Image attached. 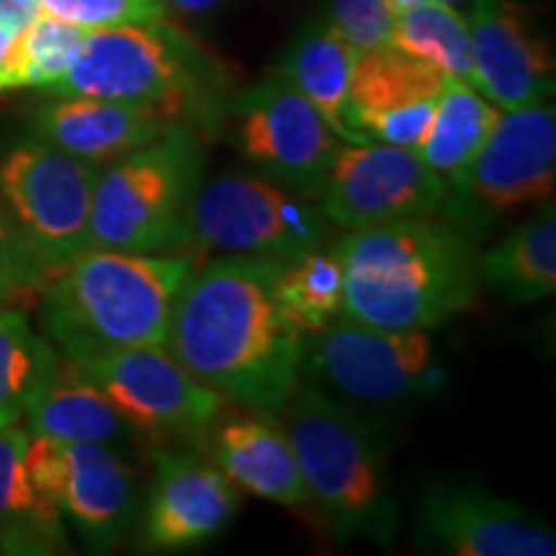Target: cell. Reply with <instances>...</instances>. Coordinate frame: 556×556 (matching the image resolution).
Segmentation results:
<instances>
[{"instance_id": "cell-30", "label": "cell", "mask_w": 556, "mask_h": 556, "mask_svg": "<svg viewBox=\"0 0 556 556\" xmlns=\"http://www.w3.org/2000/svg\"><path fill=\"white\" fill-rule=\"evenodd\" d=\"M39 9L80 29L157 24L168 11L163 0H39Z\"/></svg>"}, {"instance_id": "cell-22", "label": "cell", "mask_w": 556, "mask_h": 556, "mask_svg": "<svg viewBox=\"0 0 556 556\" xmlns=\"http://www.w3.org/2000/svg\"><path fill=\"white\" fill-rule=\"evenodd\" d=\"M29 430L0 428V548L9 554H52L65 546L60 507L34 486L26 471Z\"/></svg>"}, {"instance_id": "cell-18", "label": "cell", "mask_w": 556, "mask_h": 556, "mask_svg": "<svg viewBox=\"0 0 556 556\" xmlns=\"http://www.w3.org/2000/svg\"><path fill=\"white\" fill-rule=\"evenodd\" d=\"M148 507H144V544L160 552H176L206 544L225 531L240 507L235 484L217 467L193 454L155 451Z\"/></svg>"}, {"instance_id": "cell-19", "label": "cell", "mask_w": 556, "mask_h": 556, "mask_svg": "<svg viewBox=\"0 0 556 556\" xmlns=\"http://www.w3.org/2000/svg\"><path fill=\"white\" fill-rule=\"evenodd\" d=\"M178 124L184 122L150 103L88 96H60L31 116L34 137L93 165L144 148Z\"/></svg>"}, {"instance_id": "cell-26", "label": "cell", "mask_w": 556, "mask_h": 556, "mask_svg": "<svg viewBox=\"0 0 556 556\" xmlns=\"http://www.w3.org/2000/svg\"><path fill=\"white\" fill-rule=\"evenodd\" d=\"M389 45L477 88L469 21L443 0H420L392 18Z\"/></svg>"}, {"instance_id": "cell-5", "label": "cell", "mask_w": 556, "mask_h": 556, "mask_svg": "<svg viewBox=\"0 0 556 556\" xmlns=\"http://www.w3.org/2000/svg\"><path fill=\"white\" fill-rule=\"evenodd\" d=\"M201 173L204 152L189 124L111 160L96 176L90 248L160 253L178 245Z\"/></svg>"}, {"instance_id": "cell-13", "label": "cell", "mask_w": 556, "mask_h": 556, "mask_svg": "<svg viewBox=\"0 0 556 556\" xmlns=\"http://www.w3.org/2000/svg\"><path fill=\"white\" fill-rule=\"evenodd\" d=\"M31 482L73 523L90 548H111L135 518L137 477L106 443L58 441L31 435L26 441Z\"/></svg>"}, {"instance_id": "cell-24", "label": "cell", "mask_w": 556, "mask_h": 556, "mask_svg": "<svg viewBox=\"0 0 556 556\" xmlns=\"http://www.w3.org/2000/svg\"><path fill=\"white\" fill-rule=\"evenodd\" d=\"M479 281L513 304H531L556 291V212L541 204L531 222L479 255Z\"/></svg>"}, {"instance_id": "cell-3", "label": "cell", "mask_w": 556, "mask_h": 556, "mask_svg": "<svg viewBox=\"0 0 556 556\" xmlns=\"http://www.w3.org/2000/svg\"><path fill=\"white\" fill-rule=\"evenodd\" d=\"M191 261L88 248L41 287V325L62 358L99 348L165 345Z\"/></svg>"}, {"instance_id": "cell-25", "label": "cell", "mask_w": 556, "mask_h": 556, "mask_svg": "<svg viewBox=\"0 0 556 556\" xmlns=\"http://www.w3.org/2000/svg\"><path fill=\"white\" fill-rule=\"evenodd\" d=\"M500 109L469 83L446 78L435 101L433 119L415 144L417 157L438 176L451 178L475 157L495 127Z\"/></svg>"}, {"instance_id": "cell-6", "label": "cell", "mask_w": 556, "mask_h": 556, "mask_svg": "<svg viewBox=\"0 0 556 556\" xmlns=\"http://www.w3.org/2000/svg\"><path fill=\"white\" fill-rule=\"evenodd\" d=\"M204 75L197 45L165 21L109 26L86 31L73 67L50 93L150 103L180 122L197 109Z\"/></svg>"}, {"instance_id": "cell-37", "label": "cell", "mask_w": 556, "mask_h": 556, "mask_svg": "<svg viewBox=\"0 0 556 556\" xmlns=\"http://www.w3.org/2000/svg\"><path fill=\"white\" fill-rule=\"evenodd\" d=\"M443 3H462V0H443Z\"/></svg>"}, {"instance_id": "cell-17", "label": "cell", "mask_w": 556, "mask_h": 556, "mask_svg": "<svg viewBox=\"0 0 556 556\" xmlns=\"http://www.w3.org/2000/svg\"><path fill=\"white\" fill-rule=\"evenodd\" d=\"M467 21L477 90L500 111L554 93V52L523 0H475Z\"/></svg>"}, {"instance_id": "cell-20", "label": "cell", "mask_w": 556, "mask_h": 556, "mask_svg": "<svg viewBox=\"0 0 556 556\" xmlns=\"http://www.w3.org/2000/svg\"><path fill=\"white\" fill-rule=\"evenodd\" d=\"M212 456L217 469L240 490L270 503L299 507L309 503L287 433L261 417L232 420L214 433Z\"/></svg>"}, {"instance_id": "cell-1", "label": "cell", "mask_w": 556, "mask_h": 556, "mask_svg": "<svg viewBox=\"0 0 556 556\" xmlns=\"http://www.w3.org/2000/svg\"><path fill=\"white\" fill-rule=\"evenodd\" d=\"M281 263L225 255L180 291L168 351L201 384L263 417L281 413L302 371L304 332L276 299Z\"/></svg>"}, {"instance_id": "cell-15", "label": "cell", "mask_w": 556, "mask_h": 556, "mask_svg": "<svg viewBox=\"0 0 556 556\" xmlns=\"http://www.w3.org/2000/svg\"><path fill=\"white\" fill-rule=\"evenodd\" d=\"M415 546L448 556H554V528L482 486L441 482L422 492Z\"/></svg>"}, {"instance_id": "cell-34", "label": "cell", "mask_w": 556, "mask_h": 556, "mask_svg": "<svg viewBox=\"0 0 556 556\" xmlns=\"http://www.w3.org/2000/svg\"><path fill=\"white\" fill-rule=\"evenodd\" d=\"M165 3V9H176L178 13H208V11H214V9H219L222 3H225V0H163Z\"/></svg>"}, {"instance_id": "cell-31", "label": "cell", "mask_w": 556, "mask_h": 556, "mask_svg": "<svg viewBox=\"0 0 556 556\" xmlns=\"http://www.w3.org/2000/svg\"><path fill=\"white\" fill-rule=\"evenodd\" d=\"M50 278L29 242L24 240L9 208L0 201V307L13 299L29 296Z\"/></svg>"}, {"instance_id": "cell-35", "label": "cell", "mask_w": 556, "mask_h": 556, "mask_svg": "<svg viewBox=\"0 0 556 556\" xmlns=\"http://www.w3.org/2000/svg\"><path fill=\"white\" fill-rule=\"evenodd\" d=\"M18 31L9 29V26H0V93H5V62H9L13 39Z\"/></svg>"}, {"instance_id": "cell-29", "label": "cell", "mask_w": 556, "mask_h": 556, "mask_svg": "<svg viewBox=\"0 0 556 556\" xmlns=\"http://www.w3.org/2000/svg\"><path fill=\"white\" fill-rule=\"evenodd\" d=\"M88 29L39 11L13 39L5 62V90H50L65 78L78 58Z\"/></svg>"}, {"instance_id": "cell-23", "label": "cell", "mask_w": 556, "mask_h": 556, "mask_svg": "<svg viewBox=\"0 0 556 556\" xmlns=\"http://www.w3.org/2000/svg\"><path fill=\"white\" fill-rule=\"evenodd\" d=\"M24 420L31 435L58 441L114 443L131 433V426L106 394L65 358L60 361L54 379L26 409Z\"/></svg>"}, {"instance_id": "cell-10", "label": "cell", "mask_w": 556, "mask_h": 556, "mask_svg": "<svg viewBox=\"0 0 556 556\" xmlns=\"http://www.w3.org/2000/svg\"><path fill=\"white\" fill-rule=\"evenodd\" d=\"M99 168L34 137L0 160V201L47 274L90 248V201Z\"/></svg>"}, {"instance_id": "cell-16", "label": "cell", "mask_w": 556, "mask_h": 556, "mask_svg": "<svg viewBox=\"0 0 556 556\" xmlns=\"http://www.w3.org/2000/svg\"><path fill=\"white\" fill-rule=\"evenodd\" d=\"M446 78L392 45L358 52L348 86V129L364 142L415 150L433 119Z\"/></svg>"}, {"instance_id": "cell-8", "label": "cell", "mask_w": 556, "mask_h": 556, "mask_svg": "<svg viewBox=\"0 0 556 556\" xmlns=\"http://www.w3.org/2000/svg\"><path fill=\"white\" fill-rule=\"evenodd\" d=\"M446 184L443 212L467 232H484L505 214L554 201L556 116L552 103L500 111L482 148Z\"/></svg>"}, {"instance_id": "cell-7", "label": "cell", "mask_w": 556, "mask_h": 556, "mask_svg": "<svg viewBox=\"0 0 556 556\" xmlns=\"http://www.w3.org/2000/svg\"><path fill=\"white\" fill-rule=\"evenodd\" d=\"M330 225L323 208L274 180L227 173L199 186L180 242L204 253L283 266L323 245Z\"/></svg>"}, {"instance_id": "cell-11", "label": "cell", "mask_w": 556, "mask_h": 556, "mask_svg": "<svg viewBox=\"0 0 556 556\" xmlns=\"http://www.w3.org/2000/svg\"><path fill=\"white\" fill-rule=\"evenodd\" d=\"M65 361L106 394L137 433L201 435L222 409L219 394L193 379L168 345L99 348Z\"/></svg>"}, {"instance_id": "cell-36", "label": "cell", "mask_w": 556, "mask_h": 556, "mask_svg": "<svg viewBox=\"0 0 556 556\" xmlns=\"http://www.w3.org/2000/svg\"><path fill=\"white\" fill-rule=\"evenodd\" d=\"M415 3H420V0H384L389 16H392V18L397 16V13L405 11V9H409V5H415Z\"/></svg>"}, {"instance_id": "cell-27", "label": "cell", "mask_w": 556, "mask_h": 556, "mask_svg": "<svg viewBox=\"0 0 556 556\" xmlns=\"http://www.w3.org/2000/svg\"><path fill=\"white\" fill-rule=\"evenodd\" d=\"M60 353L31 330L18 309L0 307V428L18 426L39 392L54 379Z\"/></svg>"}, {"instance_id": "cell-12", "label": "cell", "mask_w": 556, "mask_h": 556, "mask_svg": "<svg viewBox=\"0 0 556 556\" xmlns=\"http://www.w3.org/2000/svg\"><path fill=\"white\" fill-rule=\"evenodd\" d=\"M232 114L242 157L263 178L296 197L319 199L343 139L289 80L274 73L245 88L232 101Z\"/></svg>"}, {"instance_id": "cell-21", "label": "cell", "mask_w": 556, "mask_h": 556, "mask_svg": "<svg viewBox=\"0 0 556 556\" xmlns=\"http://www.w3.org/2000/svg\"><path fill=\"white\" fill-rule=\"evenodd\" d=\"M356 54L332 21L315 18L294 34L276 65V75L289 80L317 109L328 127L351 144L364 142L348 129L345 122L348 86Z\"/></svg>"}, {"instance_id": "cell-2", "label": "cell", "mask_w": 556, "mask_h": 556, "mask_svg": "<svg viewBox=\"0 0 556 556\" xmlns=\"http://www.w3.org/2000/svg\"><path fill=\"white\" fill-rule=\"evenodd\" d=\"M343 312L389 330H430L477 299L479 253L456 222L415 217L340 240Z\"/></svg>"}, {"instance_id": "cell-32", "label": "cell", "mask_w": 556, "mask_h": 556, "mask_svg": "<svg viewBox=\"0 0 556 556\" xmlns=\"http://www.w3.org/2000/svg\"><path fill=\"white\" fill-rule=\"evenodd\" d=\"M330 21L356 52L389 45L392 16H389L384 0H330Z\"/></svg>"}, {"instance_id": "cell-14", "label": "cell", "mask_w": 556, "mask_h": 556, "mask_svg": "<svg viewBox=\"0 0 556 556\" xmlns=\"http://www.w3.org/2000/svg\"><path fill=\"white\" fill-rule=\"evenodd\" d=\"M448 197L446 178L415 150L387 142H340L319 193L332 225L364 229L389 222L433 217Z\"/></svg>"}, {"instance_id": "cell-9", "label": "cell", "mask_w": 556, "mask_h": 556, "mask_svg": "<svg viewBox=\"0 0 556 556\" xmlns=\"http://www.w3.org/2000/svg\"><path fill=\"white\" fill-rule=\"evenodd\" d=\"M302 366L323 392L377 407L422 397L443 381L428 330L374 328L356 319H336L304 336Z\"/></svg>"}, {"instance_id": "cell-33", "label": "cell", "mask_w": 556, "mask_h": 556, "mask_svg": "<svg viewBox=\"0 0 556 556\" xmlns=\"http://www.w3.org/2000/svg\"><path fill=\"white\" fill-rule=\"evenodd\" d=\"M39 11V0H0V26L21 31Z\"/></svg>"}, {"instance_id": "cell-28", "label": "cell", "mask_w": 556, "mask_h": 556, "mask_svg": "<svg viewBox=\"0 0 556 556\" xmlns=\"http://www.w3.org/2000/svg\"><path fill=\"white\" fill-rule=\"evenodd\" d=\"M276 299L299 332L309 336L343 315V255L340 242L309 250L276 274Z\"/></svg>"}, {"instance_id": "cell-4", "label": "cell", "mask_w": 556, "mask_h": 556, "mask_svg": "<svg viewBox=\"0 0 556 556\" xmlns=\"http://www.w3.org/2000/svg\"><path fill=\"white\" fill-rule=\"evenodd\" d=\"M281 409L309 500L325 513L336 539L392 544L400 513L379 435L315 384L296 387Z\"/></svg>"}]
</instances>
